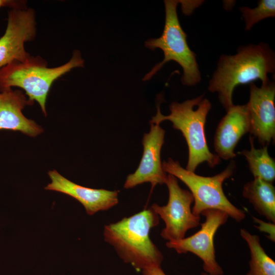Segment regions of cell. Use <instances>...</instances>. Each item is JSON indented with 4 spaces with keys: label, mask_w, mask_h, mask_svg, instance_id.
<instances>
[{
    "label": "cell",
    "mask_w": 275,
    "mask_h": 275,
    "mask_svg": "<svg viewBox=\"0 0 275 275\" xmlns=\"http://www.w3.org/2000/svg\"><path fill=\"white\" fill-rule=\"evenodd\" d=\"M274 70V53L267 44L241 46L234 55L220 57L208 90L217 93L219 101L227 111L234 105L233 93L236 86L257 79L265 83L269 80L268 74Z\"/></svg>",
    "instance_id": "obj_1"
},
{
    "label": "cell",
    "mask_w": 275,
    "mask_h": 275,
    "mask_svg": "<svg viewBox=\"0 0 275 275\" xmlns=\"http://www.w3.org/2000/svg\"><path fill=\"white\" fill-rule=\"evenodd\" d=\"M159 223V216L150 207L105 225L104 240L138 271L160 266L163 255L150 238L151 230Z\"/></svg>",
    "instance_id": "obj_2"
},
{
    "label": "cell",
    "mask_w": 275,
    "mask_h": 275,
    "mask_svg": "<svg viewBox=\"0 0 275 275\" xmlns=\"http://www.w3.org/2000/svg\"><path fill=\"white\" fill-rule=\"evenodd\" d=\"M211 108V102L203 94L182 103L173 102L168 115H162L157 105L156 114L150 121L152 124H159L164 121H170L174 129L181 132L188 149L186 169L191 172H195L203 162L214 168L221 161L219 157L210 151L206 139L205 126Z\"/></svg>",
    "instance_id": "obj_3"
},
{
    "label": "cell",
    "mask_w": 275,
    "mask_h": 275,
    "mask_svg": "<svg viewBox=\"0 0 275 275\" xmlns=\"http://www.w3.org/2000/svg\"><path fill=\"white\" fill-rule=\"evenodd\" d=\"M84 66V60L77 50L68 62L53 68H49L41 57L30 55L24 61H15L0 69V92L14 87L22 89L28 99L37 101L46 116V102L53 82L72 69Z\"/></svg>",
    "instance_id": "obj_4"
},
{
    "label": "cell",
    "mask_w": 275,
    "mask_h": 275,
    "mask_svg": "<svg viewBox=\"0 0 275 275\" xmlns=\"http://www.w3.org/2000/svg\"><path fill=\"white\" fill-rule=\"evenodd\" d=\"M162 167L164 172L180 179L188 187L194 198L191 210L195 215L200 216L206 210L216 209L226 212L238 222L245 218L244 211L233 205L223 189V182L234 173L236 164L233 161L222 172L211 177L198 175L171 158L163 161Z\"/></svg>",
    "instance_id": "obj_5"
},
{
    "label": "cell",
    "mask_w": 275,
    "mask_h": 275,
    "mask_svg": "<svg viewBox=\"0 0 275 275\" xmlns=\"http://www.w3.org/2000/svg\"><path fill=\"white\" fill-rule=\"evenodd\" d=\"M165 23L161 36L145 42V46L152 50L159 48L163 52V60L155 65L143 80H149L166 63L174 61L182 68L181 80L183 85L191 86L200 82L201 75L197 62L196 54L189 47L187 35L179 22L177 7L179 1L166 0Z\"/></svg>",
    "instance_id": "obj_6"
},
{
    "label": "cell",
    "mask_w": 275,
    "mask_h": 275,
    "mask_svg": "<svg viewBox=\"0 0 275 275\" xmlns=\"http://www.w3.org/2000/svg\"><path fill=\"white\" fill-rule=\"evenodd\" d=\"M165 184L169 190L167 204L159 206L154 203L151 208L165 223L160 236L168 241L181 239L188 230L199 226L200 216L193 213V196L179 186L176 177L168 174Z\"/></svg>",
    "instance_id": "obj_7"
},
{
    "label": "cell",
    "mask_w": 275,
    "mask_h": 275,
    "mask_svg": "<svg viewBox=\"0 0 275 275\" xmlns=\"http://www.w3.org/2000/svg\"><path fill=\"white\" fill-rule=\"evenodd\" d=\"M201 214L205 217V221L197 232L181 239L168 241L166 246L178 254H194L202 260L203 269L206 273L222 275L223 269L215 259L214 237L219 227L226 223L229 215L216 209L206 210Z\"/></svg>",
    "instance_id": "obj_8"
},
{
    "label": "cell",
    "mask_w": 275,
    "mask_h": 275,
    "mask_svg": "<svg viewBox=\"0 0 275 275\" xmlns=\"http://www.w3.org/2000/svg\"><path fill=\"white\" fill-rule=\"evenodd\" d=\"M36 31L33 9L26 8L9 11L6 29L0 38V69L15 61H24L30 57L24 43L35 39Z\"/></svg>",
    "instance_id": "obj_9"
},
{
    "label": "cell",
    "mask_w": 275,
    "mask_h": 275,
    "mask_svg": "<svg viewBox=\"0 0 275 275\" xmlns=\"http://www.w3.org/2000/svg\"><path fill=\"white\" fill-rule=\"evenodd\" d=\"M275 84L268 81L260 87L250 84V97L246 104L250 117L249 133L262 146L275 139Z\"/></svg>",
    "instance_id": "obj_10"
},
{
    "label": "cell",
    "mask_w": 275,
    "mask_h": 275,
    "mask_svg": "<svg viewBox=\"0 0 275 275\" xmlns=\"http://www.w3.org/2000/svg\"><path fill=\"white\" fill-rule=\"evenodd\" d=\"M150 124V131L145 133L142 139L144 149L140 164L133 173L127 176L124 185L126 189L146 182L150 183L154 188L166 181L167 175L163 170L160 158L165 130L159 124Z\"/></svg>",
    "instance_id": "obj_11"
},
{
    "label": "cell",
    "mask_w": 275,
    "mask_h": 275,
    "mask_svg": "<svg viewBox=\"0 0 275 275\" xmlns=\"http://www.w3.org/2000/svg\"><path fill=\"white\" fill-rule=\"evenodd\" d=\"M51 182L44 188L63 193L79 202L86 212L92 215L99 211L107 210L119 202V191L85 187L66 178L56 170L49 171Z\"/></svg>",
    "instance_id": "obj_12"
},
{
    "label": "cell",
    "mask_w": 275,
    "mask_h": 275,
    "mask_svg": "<svg viewBox=\"0 0 275 275\" xmlns=\"http://www.w3.org/2000/svg\"><path fill=\"white\" fill-rule=\"evenodd\" d=\"M250 128L246 105H234L219 121L214 135V147L219 158L225 160L236 156L234 149L241 137Z\"/></svg>",
    "instance_id": "obj_13"
},
{
    "label": "cell",
    "mask_w": 275,
    "mask_h": 275,
    "mask_svg": "<svg viewBox=\"0 0 275 275\" xmlns=\"http://www.w3.org/2000/svg\"><path fill=\"white\" fill-rule=\"evenodd\" d=\"M32 104L20 90L0 92V130L18 131L31 137L41 133L43 128L22 113L26 105Z\"/></svg>",
    "instance_id": "obj_14"
},
{
    "label": "cell",
    "mask_w": 275,
    "mask_h": 275,
    "mask_svg": "<svg viewBox=\"0 0 275 275\" xmlns=\"http://www.w3.org/2000/svg\"><path fill=\"white\" fill-rule=\"evenodd\" d=\"M242 195L260 214L274 224L275 188L272 183L254 178L244 185Z\"/></svg>",
    "instance_id": "obj_15"
},
{
    "label": "cell",
    "mask_w": 275,
    "mask_h": 275,
    "mask_svg": "<svg viewBox=\"0 0 275 275\" xmlns=\"http://www.w3.org/2000/svg\"><path fill=\"white\" fill-rule=\"evenodd\" d=\"M250 150H243L238 153L244 156L250 172L254 178H259L272 183L275 179V162L268 154L267 146L257 149L254 145V138L250 137Z\"/></svg>",
    "instance_id": "obj_16"
},
{
    "label": "cell",
    "mask_w": 275,
    "mask_h": 275,
    "mask_svg": "<svg viewBox=\"0 0 275 275\" xmlns=\"http://www.w3.org/2000/svg\"><path fill=\"white\" fill-rule=\"evenodd\" d=\"M240 233L251 254L250 269L247 275H275V262L262 247L259 237L244 229H241Z\"/></svg>",
    "instance_id": "obj_17"
},
{
    "label": "cell",
    "mask_w": 275,
    "mask_h": 275,
    "mask_svg": "<svg viewBox=\"0 0 275 275\" xmlns=\"http://www.w3.org/2000/svg\"><path fill=\"white\" fill-rule=\"evenodd\" d=\"M239 10L245 23V30L249 31L253 26L260 21L268 17L275 16L274 0H260L257 2V6L251 9L247 7H241Z\"/></svg>",
    "instance_id": "obj_18"
},
{
    "label": "cell",
    "mask_w": 275,
    "mask_h": 275,
    "mask_svg": "<svg viewBox=\"0 0 275 275\" xmlns=\"http://www.w3.org/2000/svg\"><path fill=\"white\" fill-rule=\"evenodd\" d=\"M253 218L254 222L259 224V226L256 227L261 232L267 233L268 238L274 242L275 240L274 224L266 223L255 217Z\"/></svg>",
    "instance_id": "obj_19"
},
{
    "label": "cell",
    "mask_w": 275,
    "mask_h": 275,
    "mask_svg": "<svg viewBox=\"0 0 275 275\" xmlns=\"http://www.w3.org/2000/svg\"><path fill=\"white\" fill-rule=\"evenodd\" d=\"M24 1L0 0V8L8 7L11 9H21L27 8Z\"/></svg>",
    "instance_id": "obj_20"
},
{
    "label": "cell",
    "mask_w": 275,
    "mask_h": 275,
    "mask_svg": "<svg viewBox=\"0 0 275 275\" xmlns=\"http://www.w3.org/2000/svg\"><path fill=\"white\" fill-rule=\"evenodd\" d=\"M142 271L143 275H166L160 266H152Z\"/></svg>",
    "instance_id": "obj_21"
},
{
    "label": "cell",
    "mask_w": 275,
    "mask_h": 275,
    "mask_svg": "<svg viewBox=\"0 0 275 275\" xmlns=\"http://www.w3.org/2000/svg\"><path fill=\"white\" fill-rule=\"evenodd\" d=\"M200 275H211V274H209V273H206V272H202V273H201V274Z\"/></svg>",
    "instance_id": "obj_22"
}]
</instances>
